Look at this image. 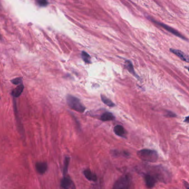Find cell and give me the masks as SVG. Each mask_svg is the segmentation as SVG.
<instances>
[{"label": "cell", "mask_w": 189, "mask_h": 189, "mask_svg": "<svg viewBox=\"0 0 189 189\" xmlns=\"http://www.w3.org/2000/svg\"><path fill=\"white\" fill-rule=\"evenodd\" d=\"M11 82L13 83L15 85H18L22 84V78L21 77H18L15 79H12L11 80Z\"/></svg>", "instance_id": "ac0fdd59"}, {"label": "cell", "mask_w": 189, "mask_h": 189, "mask_svg": "<svg viewBox=\"0 0 189 189\" xmlns=\"http://www.w3.org/2000/svg\"><path fill=\"white\" fill-rule=\"evenodd\" d=\"M23 89L24 86L23 84H21L18 86L14 90H12V95L15 98H17V97H19L22 93Z\"/></svg>", "instance_id": "4fadbf2b"}, {"label": "cell", "mask_w": 189, "mask_h": 189, "mask_svg": "<svg viewBox=\"0 0 189 189\" xmlns=\"http://www.w3.org/2000/svg\"><path fill=\"white\" fill-rule=\"evenodd\" d=\"M167 116L168 117H175L176 115L175 114H174L173 113H172V112H170V114L169 113H168L167 114Z\"/></svg>", "instance_id": "ffe728a7"}, {"label": "cell", "mask_w": 189, "mask_h": 189, "mask_svg": "<svg viewBox=\"0 0 189 189\" xmlns=\"http://www.w3.org/2000/svg\"></svg>", "instance_id": "d4e9b609"}, {"label": "cell", "mask_w": 189, "mask_h": 189, "mask_svg": "<svg viewBox=\"0 0 189 189\" xmlns=\"http://www.w3.org/2000/svg\"><path fill=\"white\" fill-rule=\"evenodd\" d=\"M125 67L131 74H132L134 76L138 78L137 75L135 73L133 64L130 61H126V63H125Z\"/></svg>", "instance_id": "5bb4252c"}, {"label": "cell", "mask_w": 189, "mask_h": 189, "mask_svg": "<svg viewBox=\"0 0 189 189\" xmlns=\"http://www.w3.org/2000/svg\"><path fill=\"white\" fill-rule=\"evenodd\" d=\"M37 3L38 4V5L41 6V7H45V6H47L48 4V2L47 1H45V0H39V1H37Z\"/></svg>", "instance_id": "d6986e66"}, {"label": "cell", "mask_w": 189, "mask_h": 189, "mask_svg": "<svg viewBox=\"0 0 189 189\" xmlns=\"http://www.w3.org/2000/svg\"><path fill=\"white\" fill-rule=\"evenodd\" d=\"M189 189V188H188V189Z\"/></svg>", "instance_id": "cb8c5ba5"}, {"label": "cell", "mask_w": 189, "mask_h": 189, "mask_svg": "<svg viewBox=\"0 0 189 189\" xmlns=\"http://www.w3.org/2000/svg\"><path fill=\"white\" fill-rule=\"evenodd\" d=\"M81 56L82 59L87 63H91V57L90 55H89L87 52L82 51L81 53Z\"/></svg>", "instance_id": "e0dca14e"}, {"label": "cell", "mask_w": 189, "mask_h": 189, "mask_svg": "<svg viewBox=\"0 0 189 189\" xmlns=\"http://www.w3.org/2000/svg\"><path fill=\"white\" fill-rule=\"evenodd\" d=\"M101 101H103V102L105 104H106V105H108L110 107H113L115 105V104L112 102L110 99L107 98L106 96H105L103 95H101Z\"/></svg>", "instance_id": "2e32d148"}, {"label": "cell", "mask_w": 189, "mask_h": 189, "mask_svg": "<svg viewBox=\"0 0 189 189\" xmlns=\"http://www.w3.org/2000/svg\"><path fill=\"white\" fill-rule=\"evenodd\" d=\"M144 181L147 187L149 189L153 188L158 180L157 178L151 173H148L144 175Z\"/></svg>", "instance_id": "5b68a950"}, {"label": "cell", "mask_w": 189, "mask_h": 189, "mask_svg": "<svg viewBox=\"0 0 189 189\" xmlns=\"http://www.w3.org/2000/svg\"><path fill=\"white\" fill-rule=\"evenodd\" d=\"M154 22H155V24H157L158 25H160L161 27H162L163 28H164L165 30H166V31H168L170 33H172V34H174L175 36L179 37V38H181L183 40H186V38L185 37H184L182 34H181L180 33H179V32L176 30H175L174 28L166 25V24H162V23H160V22H157L154 20H152Z\"/></svg>", "instance_id": "8992f818"}, {"label": "cell", "mask_w": 189, "mask_h": 189, "mask_svg": "<svg viewBox=\"0 0 189 189\" xmlns=\"http://www.w3.org/2000/svg\"><path fill=\"white\" fill-rule=\"evenodd\" d=\"M70 161V158L69 157H66L64 160V167H63V174L65 176L68 171V167Z\"/></svg>", "instance_id": "9a60e30c"}, {"label": "cell", "mask_w": 189, "mask_h": 189, "mask_svg": "<svg viewBox=\"0 0 189 189\" xmlns=\"http://www.w3.org/2000/svg\"><path fill=\"white\" fill-rule=\"evenodd\" d=\"M112 189H130V179L127 175L121 177L113 185Z\"/></svg>", "instance_id": "277c9868"}, {"label": "cell", "mask_w": 189, "mask_h": 189, "mask_svg": "<svg viewBox=\"0 0 189 189\" xmlns=\"http://www.w3.org/2000/svg\"><path fill=\"white\" fill-rule=\"evenodd\" d=\"M157 178L158 181L167 183L170 180V175L163 167L156 166L153 167V171L151 173Z\"/></svg>", "instance_id": "7a4b0ae2"}, {"label": "cell", "mask_w": 189, "mask_h": 189, "mask_svg": "<svg viewBox=\"0 0 189 189\" xmlns=\"http://www.w3.org/2000/svg\"><path fill=\"white\" fill-rule=\"evenodd\" d=\"M184 122H185V123H188V124H189V116L185 118V120H184Z\"/></svg>", "instance_id": "44dd1931"}, {"label": "cell", "mask_w": 189, "mask_h": 189, "mask_svg": "<svg viewBox=\"0 0 189 189\" xmlns=\"http://www.w3.org/2000/svg\"><path fill=\"white\" fill-rule=\"evenodd\" d=\"M137 156L143 161L150 163H155L158 159L157 152L153 150L145 149L139 150Z\"/></svg>", "instance_id": "6da1fadb"}, {"label": "cell", "mask_w": 189, "mask_h": 189, "mask_svg": "<svg viewBox=\"0 0 189 189\" xmlns=\"http://www.w3.org/2000/svg\"><path fill=\"white\" fill-rule=\"evenodd\" d=\"M113 132L118 136L124 138H126V130L125 129V128L123 126L121 125H117V126H115V128L113 129Z\"/></svg>", "instance_id": "30bf717a"}, {"label": "cell", "mask_w": 189, "mask_h": 189, "mask_svg": "<svg viewBox=\"0 0 189 189\" xmlns=\"http://www.w3.org/2000/svg\"><path fill=\"white\" fill-rule=\"evenodd\" d=\"M60 186L63 189H75L73 182L69 177L64 176L60 182Z\"/></svg>", "instance_id": "52a82bcc"}, {"label": "cell", "mask_w": 189, "mask_h": 189, "mask_svg": "<svg viewBox=\"0 0 189 189\" xmlns=\"http://www.w3.org/2000/svg\"><path fill=\"white\" fill-rule=\"evenodd\" d=\"M84 174L87 180L89 181H96L97 180V177L95 173H92L90 170L86 169L84 170Z\"/></svg>", "instance_id": "8fae6325"}, {"label": "cell", "mask_w": 189, "mask_h": 189, "mask_svg": "<svg viewBox=\"0 0 189 189\" xmlns=\"http://www.w3.org/2000/svg\"><path fill=\"white\" fill-rule=\"evenodd\" d=\"M92 189H97L96 188H92Z\"/></svg>", "instance_id": "7402d4cb"}, {"label": "cell", "mask_w": 189, "mask_h": 189, "mask_svg": "<svg viewBox=\"0 0 189 189\" xmlns=\"http://www.w3.org/2000/svg\"><path fill=\"white\" fill-rule=\"evenodd\" d=\"M188 70H189V68H188Z\"/></svg>", "instance_id": "603a6c76"}, {"label": "cell", "mask_w": 189, "mask_h": 189, "mask_svg": "<svg viewBox=\"0 0 189 189\" xmlns=\"http://www.w3.org/2000/svg\"><path fill=\"white\" fill-rule=\"evenodd\" d=\"M170 51L171 52L173 53L174 54H175V55L178 56L182 61L189 63V55L185 54L184 52H182V51L178 50V49L170 48Z\"/></svg>", "instance_id": "ba28073f"}, {"label": "cell", "mask_w": 189, "mask_h": 189, "mask_svg": "<svg viewBox=\"0 0 189 189\" xmlns=\"http://www.w3.org/2000/svg\"><path fill=\"white\" fill-rule=\"evenodd\" d=\"M115 119V117L113 114L110 112H106L103 114L100 117L101 120L103 122H107L113 120Z\"/></svg>", "instance_id": "7c38bea8"}, {"label": "cell", "mask_w": 189, "mask_h": 189, "mask_svg": "<svg viewBox=\"0 0 189 189\" xmlns=\"http://www.w3.org/2000/svg\"><path fill=\"white\" fill-rule=\"evenodd\" d=\"M36 168L38 173L44 174L47 171V164L46 162H38L36 164Z\"/></svg>", "instance_id": "9c48e42d"}, {"label": "cell", "mask_w": 189, "mask_h": 189, "mask_svg": "<svg viewBox=\"0 0 189 189\" xmlns=\"http://www.w3.org/2000/svg\"><path fill=\"white\" fill-rule=\"evenodd\" d=\"M66 102L69 107L73 110L80 113H84L86 109V108L80 99L74 96L68 95L66 97Z\"/></svg>", "instance_id": "3957f363"}]
</instances>
